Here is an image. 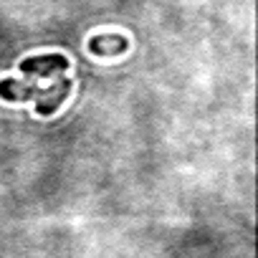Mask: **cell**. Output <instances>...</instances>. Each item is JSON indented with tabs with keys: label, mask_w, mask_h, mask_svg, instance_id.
Returning <instances> with one entry per match:
<instances>
[{
	"label": "cell",
	"mask_w": 258,
	"mask_h": 258,
	"mask_svg": "<svg viewBox=\"0 0 258 258\" xmlns=\"http://www.w3.org/2000/svg\"><path fill=\"white\" fill-rule=\"evenodd\" d=\"M66 69H69V58L61 53H41V56H28L21 61V74L28 79L61 76Z\"/></svg>",
	"instance_id": "obj_1"
},
{
	"label": "cell",
	"mask_w": 258,
	"mask_h": 258,
	"mask_svg": "<svg viewBox=\"0 0 258 258\" xmlns=\"http://www.w3.org/2000/svg\"><path fill=\"white\" fill-rule=\"evenodd\" d=\"M69 89H71V79H66V76H58V81H56L53 86H48V89H41V94L33 99V101H36V109H38V114H41V116H48V114H53V111H56V109L63 104V99H66Z\"/></svg>",
	"instance_id": "obj_2"
},
{
	"label": "cell",
	"mask_w": 258,
	"mask_h": 258,
	"mask_svg": "<svg viewBox=\"0 0 258 258\" xmlns=\"http://www.w3.org/2000/svg\"><path fill=\"white\" fill-rule=\"evenodd\" d=\"M38 94H41V86L36 84V79H28V81L3 79L0 81V99H6V101H28V99H36Z\"/></svg>",
	"instance_id": "obj_3"
},
{
	"label": "cell",
	"mask_w": 258,
	"mask_h": 258,
	"mask_svg": "<svg viewBox=\"0 0 258 258\" xmlns=\"http://www.w3.org/2000/svg\"><path fill=\"white\" fill-rule=\"evenodd\" d=\"M129 48V41L119 33H101L89 41V51L94 56H121Z\"/></svg>",
	"instance_id": "obj_4"
}]
</instances>
